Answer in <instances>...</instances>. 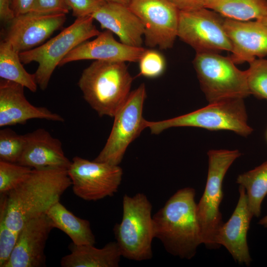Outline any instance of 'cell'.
<instances>
[{
  "label": "cell",
  "instance_id": "4",
  "mask_svg": "<svg viewBox=\"0 0 267 267\" xmlns=\"http://www.w3.org/2000/svg\"><path fill=\"white\" fill-rule=\"evenodd\" d=\"M152 208L143 193L123 196L122 221L113 228L122 257L135 261L152 258V242L155 236Z\"/></svg>",
  "mask_w": 267,
  "mask_h": 267
},
{
  "label": "cell",
  "instance_id": "31",
  "mask_svg": "<svg viewBox=\"0 0 267 267\" xmlns=\"http://www.w3.org/2000/svg\"><path fill=\"white\" fill-rule=\"evenodd\" d=\"M72 15L77 18L91 15L107 0H66Z\"/></svg>",
  "mask_w": 267,
  "mask_h": 267
},
{
  "label": "cell",
  "instance_id": "36",
  "mask_svg": "<svg viewBox=\"0 0 267 267\" xmlns=\"http://www.w3.org/2000/svg\"><path fill=\"white\" fill-rule=\"evenodd\" d=\"M258 223L264 227L267 228V215L263 217L259 221Z\"/></svg>",
  "mask_w": 267,
  "mask_h": 267
},
{
  "label": "cell",
  "instance_id": "2",
  "mask_svg": "<svg viewBox=\"0 0 267 267\" xmlns=\"http://www.w3.org/2000/svg\"><path fill=\"white\" fill-rule=\"evenodd\" d=\"M195 191L185 187L177 191L153 216L154 236L172 255L190 259L202 244Z\"/></svg>",
  "mask_w": 267,
  "mask_h": 267
},
{
  "label": "cell",
  "instance_id": "22",
  "mask_svg": "<svg viewBox=\"0 0 267 267\" xmlns=\"http://www.w3.org/2000/svg\"><path fill=\"white\" fill-rule=\"evenodd\" d=\"M46 214L51 220L54 228H57L66 234L74 244H95V236L89 222L76 217L60 201L53 204Z\"/></svg>",
  "mask_w": 267,
  "mask_h": 267
},
{
  "label": "cell",
  "instance_id": "20",
  "mask_svg": "<svg viewBox=\"0 0 267 267\" xmlns=\"http://www.w3.org/2000/svg\"><path fill=\"white\" fill-rule=\"evenodd\" d=\"M91 16L100 24L102 29L115 34L123 44L142 47L144 26L128 5L107 1Z\"/></svg>",
  "mask_w": 267,
  "mask_h": 267
},
{
  "label": "cell",
  "instance_id": "29",
  "mask_svg": "<svg viewBox=\"0 0 267 267\" xmlns=\"http://www.w3.org/2000/svg\"><path fill=\"white\" fill-rule=\"evenodd\" d=\"M24 147L23 135L10 128L0 131V161L17 163Z\"/></svg>",
  "mask_w": 267,
  "mask_h": 267
},
{
  "label": "cell",
  "instance_id": "25",
  "mask_svg": "<svg viewBox=\"0 0 267 267\" xmlns=\"http://www.w3.org/2000/svg\"><path fill=\"white\" fill-rule=\"evenodd\" d=\"M236 183L246 190L248 207L253 217H259L262 203L267 195V161L239 175Z\"/></svg>",
  "mask_w": 267,
  "mask_h": 267
},
{
  "label": "cell",
  "instance_id": "7",
  "mask_svg": "<svg viewBox=\"0 0 267 267\" xmlns=\"http://www.w3.org/2000/svg\"><path fill=\"white\" fill-rule=\"evenodd\" d=\"M193 64L209 103L230 98L244 99L251 94L247 70L239 69L230 57L217 52L196 53Z\"/></svg>",
  "mask_w": 267,
  "mask_h": 267
},
{
  "label": "cell",
  "instance_id": "34",
  "mask_svg": "<svg viewBox=\"0 0 267 267\" xmlns=\"http://www.w3.org/2000/svg\"><path fill=\"white\" fill-rule=\"evenodd\" d=\"M34 0H11V7L15 16L29 12Z\"/></svg>",
  "mask_w": 267,
  "mask_h": 267
},
{
  "label": "cell",
  "instance_id": "19",
  "mask_svg": "<svg viewBox=\"0 0 267 267\" xmlns=\"http://www.w3.org/2000/svg\"><path fill=\"white\" fill-rule=\"evenodd\" d=\"M24 147L18 164L33 169H68L71 161L65 156L62 143L45 129L23 134Z\"/></svg>",
  "mask_w": 267,
  "mask_h": 267
},
{
  "label": "cell",
  "instance_id": "12",
  "mask_svg": "<svg viewBox=\"0 0 267 267\" xmlns=\"http://www.w3.org/2000/svg\"><path fill=\"white\" fill-rule=\"evenodd\" d=\"M130 9L144 27L145 44L161 49L173 47L178 37L179 10L169 0H130Z\"/></svg>",
  "mask_w": 267,
  "mask_h": 267
},
{
  "label": "cell",
  "instance_id": "28",
  "mask_svg": "<svg viewBox=\"0 0 267 267\" xmlns=\"http://www.w3.org/2000/svg\"><path fill=\"white\" fill-rule=\"evenodd\" d=\"M0 195V267H4L16 245L19 232L11 229L6 225V195Z\"/></svg>",
  "mask_w": 267,
  "mask_h": 267
},
{
  "label": "cell",
  "instance_id": "14",
  "mask_svg": "<svg viewBox=\"0 0 267 267\" xmlns=\"http://www.w3.org/2000/svg\"><path fill=\"white\" fill-rule=\"evenodd\" d=\"M54 228L46 214L27 222L19 232L16 245L4 267H45L44 249Z\"/></svg>",
  "mask_w": 267,
  "mask_h": 267
},
{
  "label": "cell",
  "instance_id": "13",
  "mask_svg": "<svg viewBox=\"0 0 267 267\" xmlns=\"http://www.w3.org/2000/svg\"><path fill=\"white\" fill-rule=\"evenodd\" d=\"M66 20L65 13L28 12L15 16L6 24L2 40L18 53L27 51L41 45Z\"/></svg>",
  "mask_w": 267,
  "mask_h": 267
},
{
  "label": "cell",
  "instance_id": "23",
  "mask_svg": "<svg viewBox=\"0 0 267 267\" xmlns=\"http://www.w3.org/2000/svg\"><path fill=\"white\" fill-rule=\"evenodd\" d=\"M204 7L225 18L260 21L267 14V0H204Z\"/></svg>",
  "mask_w": 267,
  "mask_h": 267
},
{
  "label": "cell",
  "instance_id": "17",
  "mask_svg": "<svg viewBox=\"0 0 267 267\" xmlns=\"http://www.w3.org/2000/svg\"><path fill=\"white\" fill-rule=\"evenodd\" d=\"M239 197L236 206L230 217L219 228L216 243L223 246L234 260L240 264L249 266L251 262L247 234L253 216L247 202L245 188L239 185Z\"/></svg>",
  "mask_w": 267,
  "mask_h": 267
},
{
  "label": "cell",
  "instance_id": "27",
  "mask_svg": "<svg viewBox=\"0 0 267 267\" xmlns=\"http://www.w3.org/2000/svg\"><path fill=\"white\" fill-rule=\"evenodd\" d=\"M32 169L18 163L0 161V194H7L23 181Z\"/></svg>",
  "mask_w": 267,
  "mask_h": 267
},
{
  "label": "cell",
  "instance_id": "26",
  "mask_svg": "<svg viewBox=\"0 0 267 267\" xmlns=\"http://www.w3.org/2000/svg\"><path fill=\"white\" fill-rule=\"evenodd\" d=\"M249 63L247 73L250 94L267 100V59L256 58Z\"/></svg>",
  "mask_w": 267,
  "mask_h": 267
},
{
  "label": "cell",
  "instance_id": "10",
  "mask_svg": "<svg viewBox=\"0 0 267 267\" xmlns=\"http://www.w3.org/2000/svg\"><path fill=\"white\" fill-rule=\"evenodd\" d=\"M225 18L205 7L180 11L178 37L196 53L232 50L231 41L225 30Z\"/></svg>",
  "mask_w": 267,
  "mask_h": 267
},
{
  "label": "cell",
  "instance_id": "6",
  "mask_svg": "<svg viewBox=\"0 0 267 267\" xmlns=\"http://www.w3.org/2000/svg\"><path fill=\"white\" fill-rule=\"evenodd\" d=\"M93 21L91 15L77 18L71 25L45 43L19 53L23 64H38L35 75L41 89H46L56 67L73 49L99 34Z\"/></svg>",
  "mask_w": 267,
  "mask_h": 267
},
{
  "label": "cell",
  "instance_id": "30",
  "mask_svg": "<svg viewBox=\"0 0 267 267\" xmlns=\"http://www.w3.org/2000/svg\"><path fill=\"white\" fill-rule=\"evenodd\" d=\"M139 75L148 78L160 76L166 69V60L159 51L145 49L139 61Z\"/></svg>",
  "mask_w": 267,
  "mask_h": 267
},
{
  "label": "cell",
  "instance_id": "16",
  "mask_svg": "<svg viewBox=\"0 0 267 267\" xmlns=\"http://www.w3.org/2000/svg\"><path fill=\"white\" fill-rule=\"evenodd\" d=\"M224 26L232 44L230 58L236 64L267 55V26L262 22L225 18Z\"/></svg>",
  "mask_w": 267,
  "mask_h": 267
},
{
  "label": "cell",
  "instance_id": "39",
  "mask_svg": "<svg viewBox=\"0 0 267 267\" xmlns=\"http://www.w3.org/2000/svg\"><path fill=\"white\" fill-rule=\"evenodd\" d=\"M266 139H267V132H266Z\"/></svg>",
  "mask_w": 267,
  "mask_h": 267
},
{
  "label": "cell",
  "instance_id": "1",
  "mask_svg": "<svg viewBox=\"0 0 267 267\" xmlns=\"http://www.w3.org/2000/svg\"><path fill=\"white\" fill-rule=\"evenodd\" d=\"M71 185L66 169H33L23 181L5 194L6 225L19 232L29 221L45 214Z\"/></svg>",
  "mask_w": 267,
  "mask_h": 267
},
{
  "label": "cell",
  "instance_id": "33",
  "mask_svg": "<svg viewBox=\"0 0 267 267\" xmlns=\"http://www.w3.org/2000/svg\"><path fill=\"white\" fill-rule=\"evenodd\" d=\"M180 11H190L204 7V0H169Z\"/></svg>",
  "mask_w": 267,
  "mask_h": 267
},
{
  "label": "cell",
  "instance_id": "3",
  "mask_svg": "<svg viewBox=\"0 0 267 267\" xmlns=\"http://www.w3.org/2000/svg\"><path fill=\"white\" fill-rule=\"evenodd\" d=\"M133 80L125 62L95 60L83 70L78 85L100 117H113L130 93Z\"/></svg>",
  "mask_w": 267,
  "mask_h": 267
},
{
  "label": "cell",
  "instance_id": "21",
  "mask_svg": "<svg viewBox=\"0 0 267 267\" xmlns=\"http://www.w3.org/2000/svg\"><path fill=\"white\" fill-rule=\"evenodd\" d=\"M69 249L70 253L61 259L62 267H117L122 256L116 241L110 242L102 248L71 243Z\"/></svg>",
  "mask_w": 267,
  "mask_h": 267
},
{
  "label": "cell",
  "instance_id": "24",
  "mask_svg": "<svg viewBox=\"0 0 267 267\" xmlns=\"http://www.w3.org/2000/svg\"><path fill=\"white\" fill-rule=\"evenodd\" d=\"M19 56L8 42L0 43V77L15 82L35 92L38 87L35 73H28L24 68Z\"/></svg>",
  "mask_w": 267,
  "mask_h": 267
},
{
  "label": "cell",
  "instance_id": "11",
  "mask_svg": "<svg viewBox=\"0 0 267 267\" xmlns=\"http://www.w3.org/2000/svg\"><path fill=\"white\" fill-rule=\"evenodd\" d=\"M74 193L86 201L112 196L121 183L123 170L119 165L74 157L67 169Z\"/></svg>",
  "mask_w": 267,
  "mask_h": 267
},
{
  "label": "cell",
  "instance_id": "37",
  "mask_svg": "<svg viewBox=\"0 0 267 267\" xmlns=\"http://www.w3.org/2000/svg\"><path fill=\"white\" fill-rule=\"evenodd\" d=\"M130 0H107L108 1L119 2L128 5Z\"/></svg>",
  "mask_w": 267,
  "mask_h": 267
},
{
  "label": "cell",
  "instance_id": "15",
  "mask_svg": "<svg viewBox=\"0 0 267 267\" xmlns=\"http://www.w3.org/2000/svg\"><path fill=\"white\" fill-rule=\"evenodd\" d=\"M24 88L15 82L0 79V127L24 124L33 119L64 121L61 116L47 108L32 105L25 96Z\"/></svg>",
  "mask_w": 267,
  "mask_h": 267
},
{
  "label": "cell",
  "instance_id": "8",
  "mask_svg": "<svg viewBox=\"0 0 267 267\" xmlns=\"http://www.w3.org/2000/svg\"><path fill=\"white\" fill-rule=\"evenodd\" d=\"M207 182L203 195L197 204L202 244L208 248H219L216 236L223 224L219 207L223 198L222 184L229 168L241 153L238 150H210Z\"/></svg>",
  "mask_w": 267,
  "mask_h": 267
},
{
  "label": "cell",
  "instance_id": "18",
  "mask_svg": "<svg viewBox=\"0 0 267 267\" xmlns=\"http://www.w3.org/2000/svg\"><path fill=\"white\" fill-rule=\"evenodd\" d=\"M143 47H133L118 42L111 31L105 30L90 41H86L73 49L59 66L82 60L138 62L145 51Z\"/></svg>",
  "mask_w": 267,
  "mask_h": 267
},
{
  "label": "cell",
  "instance_id": "32",
  "mask_svg": "<svg viewBox=\"0 0 267 267\" xmlns=\"http://www.w3.org/2000/svg\"><path fill=\"white\" fill-rule=\"evenodd\" d=\"M70 10L66 0H34L29 12L42 13H62Z\"/></svg>",
  "mask_w": 267,
  "mask_h": 267
},
{
  "label": "cell",
  "instance_id": "9",
  "mask_svg": "<svg viewBox=\"0 0 267 267\" xmlns=\"http://www.w3.org/2000/svg\"><path fill=\"white\" fill-rule=\"evenodd\" d=\"M146 97L144 83L131 91L113 117L114 123L110 134L94 161L114 165L121 163L129 145L145 129L142 112Z\"/></svg>",
  "mask_w": 267,
  "mask_h": 267
},
{
  "label": "cell",
  "instance_id": "5",
  "mask_svg": "<svg viewBox=\"0 0 267 267\" xmlns=\"http://www.w3.org/2000/svg\"><path fill=\"white\" fill-rule=\"evenodd\" d=\"M145 128L158 134L171 128L190 127L209 131H230L243 136L253 132L248 124L243 98H230L212 103L199 109L160 121H145Z\"/></svg>",
  "mask_w": 267,
  "mask_h": 267
},
{
  "label": "cell",
  "instance_id": "35",
  "mask_svg": "<svg viewBox=\"0 0 267 267\" xmlns=\"http://www.w3.org/2000/svg\"><path fill=\"white\" fill-rule=\"evenodd\" d=\"M15 17L11 7V0H0V19L7 24Z\"/></svg>",
  "mask_w": 267,
  "mask_h": 267
},
{
  "label": "cell",
  "instance_id": "38",
  "mask_svg": "<svg viewBox=\"0 0 267 267\" xmlns=\"http://www.w3.org/2000/svg\"><path fill=\"white\" fill-rule=\"evenodd\" d=\"M260 21L267 26V14Z\"/></svg>",
  "mask_w": 267,
  "mask_h": 267
}]
</instances>
